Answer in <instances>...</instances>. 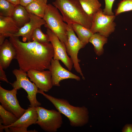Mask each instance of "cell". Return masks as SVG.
Masks as SVG:
<instances>
[{
	"mask_svg": "<svg viewBox=\"0 0 132 132\" xmlns=\"http://www.w3.org/2000/svg\"><path fill=\"white\" fill-rule=\"evenodd\" d=\"M9 40L15 50V59L19 69L26 72L32 69H49L54 55L51 43H41L35 41L22 42L19 37L12 35Z\"/></svg>",
	"mask_w": 132,
	"mask_h": 132,
	"instance_id": "obj_1",
	"label": "cell"
},
{
	"mask_svg": "<svg viewBox=\"0 0 132 132\" xmlns=\"http://www.w3.org/2000/svg\"><path fill=\"white\" fill-rule=\"evenodd\" d=\"M38 93L42 94L52 103L58 111L66 116L72 126L81 127L88 122V111L85 107L74 106L66 99L55 97L39 89Z\"/></svg>",
	"mask_w": 132,
	"mask_h": 132,
	"instance_id": "obj_2",
	"label": "cell"
},
{
	"mask_svg": "<svg viewBox=\"0 0 132 132\" xmlns=\"http://www.w3.org/2000/svg\"><path fill=\"white\" fill-rule=\"evenodd\" d=\"M54 6L60 11L67 24L78 23L90 29L92 19L84 11L78 0H55Z\"/></svg>",
	"mask_w": 132,
	"mask_h": 132,
	"instance_id": "obj_3",
	"label": "cell"
},
{
	"mask_svg": "<svg viewBox=\"0 0 132 132\" xmlns=\"http://www.w3.org/2000/svg\"><path fill=\"white\" fill-rule=\"evenodd\" d=\"M43 19L46 22L44 26L52 31L66 47L68 44L67 24L63 22V16L57 9L51 4H47Z\"/></svg>",
	"mask_w": 132,
	"mask_h": 132,
	"instance_id": "obj_4",
	"label": "cell"
},
{
	"mask_svg": "<svg viewBox=\"0 0 132 132\" xmlns=\"http://www.w3.org/2000/svg\"><path fill=\"white\" fill-rule=\"evenodd\" d=\"M38 117L36 124L44 131L56 132L63 124L61 113L59 111L52 109L48 110L43 107H35Z\"/></svg>",
	"mask_w": 132,
	"mask_h": 132,
	"instance_id": "obj_5",
	"label": "cell"
},
{
	"mask_svg": "<svg viewBox=\"0 0 132 132\" xmlns=\"http://www.w3.org/2000/svg\"><path fill=\"white\" fill-rule=\"evenodd\" d=\"M12 73L16 78V80L13 83H10L13 88L18 90L22 88L26 91L28 94L27 97L30 102V106L35 107L40 106L41 103L36 98L38 88L29 80L26 72L19 69H14Z\"/></svg>",
	"mask_w": 132,
	"mask_h": 132,
	"instance_id": "obj_6",
	"label": "cell"
},
{
	"mask_svg": "<svg viewBox=\"0 0 132 132\" xmlns=\"http://www.w3.org/2000/svg\"><path fill=\"white\" fill-rule=\"evenodd\" d=\"M115 18L114 15L104 14L100 8L93 17L90 30L93 34L98 33L107 38L115 30Z\"/></svg>",
	"mask_w": 132,
	"mask_h": 132,
	"instance_id": "obj_7",
	"label": "cell"
},
{
	"mask_svg": "<svg viewBox=\"0 0 132 132\" xmlns=\"http://www.w3.org/2000/svg\"><path fill=\"white\" fill-rule=\"evenodd\" d=\"M67 30L68 41L66 48L67 53L70 56L75 70L82 76L83 79L84 80L85 78L79 63L80 60L78 58V54L79 50L84 48L86 45L76 36L72 24H67Z\"/></svg>",
	"mask_w": 132,
	"mask_h": 132,
	"instance_id": "obj_8",
	"label": "cell"
},
{
	"mask_svg": "<svg viewBox=\"0 0 132 132\" xmlns=\"http://www.w3.org/2000/svg\"><path fill=\"white\" fill-rule=\"evenodd\" d=\"M38 115L35 107H30L26 110L24 114L14 123L5 126L0 124V132L3 130L6 132H27L28 127L30 125L36 124Z\"/></svg>",
	"mask_w": 132,
	"mask_h": 132,
	"instance_id": "obj_9",
	"label": "cell"
},
{
	"mask_svg": "<svg viewBox=\"0 0 132 132\" xmlns=\"http://www.w3.org/2000/svg\"><path fill=\"white\" fill-rule=\"evenodd\" d=\"M17 90L13 88L11 90H6L0 86V102L1 105L18 119L24 114L26 110L21 107L19 104L16 96Z\"/></svg>",
	"mask_w": 132,
	"mask_h": 132,
	"instance_id": "obj_10",
	"label": "cell"
},
{
	"mask_svg": "<svg viewBox=\"0 0 132 132\" xmlns=\"http://www.w3.org/2000/svg\"><path fill=\"white\" fill-rule=\"evenodd\" d=\"M46 33L53 48L54 55L53 59L60 60L69 71H71L73 68V64L71 58L68 55L65 45L49 29L47 28Z\"/></svg>",
	"mask_w": 132,
	"mask_h": 132,
	"instance_id": "obj_11",
	"label": "cell"
},
{
	"mask_svg": "<svg viewBox=\"0 0 132 132\" xmlns=\"http://www.w3.org/2000/svg\"><path fill=\"white\" fill-rule=\"evenodd\" d=\"M51 72L53 86L59 87L60 83L63 80L68 79L80 81V77L66 69L61 65L59 60L53 59L49 69Z\"/></svg>",
	"mask_w": 132,
	"mask_h": 132,
	"instance_id": "obj_12",
	"label": "cell"
},
{
	"mask_svg": "<svg viewBox=\"0 0 132 132\" xmlns=\"http://www.w3.org/2000/svg\"><path fill=\"white\" fill-rule=\"evenodd\" d=\"M29 13L30 20L21 27L18 32L13 35V36H21L23 42L32 41V37L34 30L44 25L46 22L44 20L34 14Z\"/></svg>",
	"mask_w": 132,
	"mask_h": 132,
	"instance_id": "obj_13",
	"label": "cell"
},
{
	"mask_svg": "<svg viewBox=\"0 0 132 132\" xmlns=\"http://www.w3.org/2000/svg\"><path fill=\"white\" fill-rule=\"evenodd\" d=\"M27 76L39 89L48 91L53 86L51 80V75L49 70L42 71L30 70L27 72Z\"/></svg>",
	"mask_w": 132,
	"mask_h": 132,
	"instance_id": "obj_14",
	"label": "cell"
},
{
	"mask_svg": "<svg viewBox=\"0 0 132 132\" xmlns=\"http://www.w3.org/2000/svg\"><path fill=\"white\" fill-rule=\"evenodd\" d=\"M20 28L11 17L0 15V45L6 37L17 33Z\"/></svg>",
	"mask_w": 132,
	"mask_h": 132,
	"instance_id": "obj_15",
	"label": "cell"
},
{
	"mask_svg": "<svg viewBox=\"0 0 132 132\" xmlns=\"http://www.w3.org/2000/svg\"><path fill=\"white\" fill-rule=\"evenodd\" d=\"M16 56V51L12 44L9 40L5 39L0 45V65L3 69L7 68Z\"/></svg>",
	"mask_w": 132,
	"mask_h": 132,
	"instance_id": "obj_16",
	"label": "cell"
},
{
	"mask_svg": "<svg viewBox=\"0 0 132 132\" xmlns=\"http://www.w3.org/2000/svg\"><path fill=\"white\" fill-rule=\"evenodd\" d=\"M11 17L20 28L30 20L29 13L20 4L16 5Z\"/></svg>",
	"mask_w": 132,
	"mask_h": 132,
	"instance_id": "obj_17",
	"label": "cell"
},
{
	"mask_svg": "<svg viewBox=\"0 0 132 132\" xmlns=\"http://www.w3.org/2000/svg\"><path fill=\"white\" fill-rule=\"evenodd\" d=\"M47 0H34L25 8L29 13L43 18L47 7Z\"/></svg>",
	"mask_w": 132,
	"mask_h": 132,
	"instance_id": "obj_18",
	"label": "cell"
},
{
	"mask_svg": "<svg viewBox=\"0 0 132 132\" xmlns=\"http://www.w3.org/2000/svg\"><path fill=\"white\" fill-rule=\"evenodd\" d=\"M107 37L99 33L93 34L89 39V42L94 46V50L96 54L99 56L104 53L103 46L107 42Z\"/></svg>",
	"mask_w": 132,
	"mask_h": 132,
	"instance_id": "obj_19",
	"label": "cell"
},
{
	"mask_svg": "<svg viewBox=\"0 0 132 132\" xmlns=\"http://www.w3.org/2000/svg\"><path fill=\"white\" fill-rule=\"evenodd\" d=\"M78 0L84 11L92 19L101 8V5L98 0Z\"/></svg>",
	"mask_w": 132,
	"mask_h": 132,
	"instance_id": "obj_20",
	"label": "cell"
},
{
	"mask_svg": "<svg viewBox=\"0 0 132 132\" xmlns=\"http://www.w3.org/2000/svg\"><path fill=\"white\" fill-rule=\"evenodd\" d=\"M73 30L77 34L78 38L86 45L89 42L90 37L93 34L90 29L78 23L72 24Z\"/></svg>",
	"mask_w": 132,
	"mask_h": 132,
	"instance_id": "obj_21",
	"label": "cell"
},
{
	"mask_svg": "<svg viewBox=\"0 0 132 132\" xmlns=\"http://www.w3.org/2000/svg\"><path fill=\"white\" fill-rule=\"evenodd\" d=\"M0 122L5 126H9L15 122L18 119L14 114L5 109L0 105Z\"/></svg>",
	"mask_w": 132,
	"mask_h": 132,
	"instance_id": "obj_22",
	"label": "cell"
},
{
	"mask_svg": "<svg viewBox=\"0 0 132 132\" xmlns=\"http://www.w3.org/2000/svg\"><path fill=\"white\" fill-rule=\"evenodd\" d=\"M15 6L7 0H0V15L11 17Z\"/></svg>",
	"mask_w": 132,
	"mask_h": 132,
	"instance_id": "obj_23",
	"label": "cell"
},
{
	"mask_svg": "<svg viewBox=\"0 0 132 132\" xmlns=\"http://www.w3.org/2000/svg\"><path fill=\"white\" fill-rule=\"evenodd\" d=\"M33 41L41 43H48L50 41L48 35L44 33L41 28H36L34 31L32 37Z\"/></svg>",
	"mask_w": 132,
	"mask_h": 132,
	"instance_id": "obj_24",
	"label": "cell"
},
{
	"mask_svg": "<svg viewBox=\"0 0 132 132\" xmlns=\"http://www.w3.org/2000/svg\"><path fill=\"white\" fill-rule=\"evenodd\" d=\"M132 10V0H122L119 3L115 12V15L122 12Z\"/></svg>",
	"mask_w": 132,
	"mask_h": 132,
	"instance_id": "obj_25",
	"label": "cell"
},
{
	"mask_svg": "<svg viewBox=\"0 0 132 132\" xmlns=\"http://www.w3.org/2000/svg\"><path fill=\"white\" fill-rule=\"evenodd\" d=\"M105 6L103 11V13L105 14L109 15H114L112 11L113 3L115 0H104Z\"/></svg>",
	"mask_w": 132,
	"mask_h": 132,
	"instance_id": "obj_26",
	"label": "cell"
},
{
	"mask_svg": "<svg viewBox=\"0 0 132 132\" xmlns=\"http://www.w3.org/2000/svg\"><path fill=\"white\" fill-rule=\"evenodd\" d=\"M1 66L0 65V80L7 83H9L5 74V72Z\"/></svg>",
	"mask_w": 132,
	"mask_h": 132,
	"instance_id": "obj_27",
	"label": "cell"
},
{
	"mask_svg": "<svg viewBox=\"0 0 132 132\" xmlns=\"http://www.w3.org/2000/svg\"><path fill=\"white\" fill-rule=\"evenodd\" d=\"M123 132H132V124H126L122 130Z\"/></svg>",
	"mask_w": 132,
	"mask_h": 132,
	"instance_id": "obj_28",
	"label": "cell"
},
{
	"mask_svg": "<svg viewBox=\"0 0 132 132\" xmlns=\"http://www.w3.org/2000/svg\"><path fill=\"white\" fill-rule=\"evenodd\" d=\"M34 0H20V4L25 7L32 2Z\"/></svg>",
	"mask_w": 132,
	"mask_h": 132,
	"instance_id": "obj_29",
	"label": "cell"
},
{
	"mask_svg": "<svg viewBox=\"0 0 132 132\" xmlns=\"http://www.w3.org/2000/svg\"><path fill=\"white\" fill-rule=\"evenodd\" d=\"M15 5L20 4V0H7Z\"/></svg>",
	"mask_w": 132,
	"mask_h": 132,
	"instance_id": "obj_30",
	"label": "cell"
}]
</instances>
